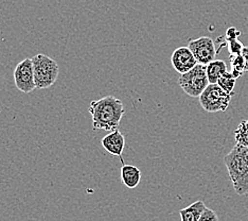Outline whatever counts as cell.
I'll use <instances>...</instances> for the list:
<instances>
[{
  "label": "cell",
  "mask_w": 248,
  "mask_h": 221,
  "mask_svg": "<svg viewBox=\"0 0 248 221\" xmlns=\"http://www.w3.org/2000/svg\"><path fill=\"white\" fill-rule=\"evenodd\" d=\"M188 47L192 51L199 64L208 65L210 62L216 60V43L211 37L202 36L196 39H191Z\"/></svg>",
  "instance_id": "cell-7"
},
{
  "label": "cell",
  "mask_w": 248,
  "mask_h": 221,
  "mask_svg": "<svg viewBox=\"0 0 248 221\" xmlns=\"http://www.w3.org/2000/svg\"><path fill=\"white\" fill-rule=\"evenodd\" d=\"M178 85L190 97H200L209 85L206 65L197 64L188 72L180 75Z\"/></svg>",
  "instance_id": "cell-4"
},
{
  "label": "cell",
  "mask_w": 248,
  "mask_h": 221,
  "mask_svg": "<svg viewBox=\"0 0 248 221\" xmlns=\"http://www.w3.org/2000/svg\"><path fill=\"white\" fill-rule=\"evenodd\" d=\"M229 60H230L231 67H232V70H231L232 76L235 79L243 76L245 72V61L243 56H242V54L230 55Z\"/></svg>",
  "instance_id": "cell-14"
},
{
  "label": "cell",
  "mask_w": 248,
  "mask_h": 221,
  "mask_svg": "<svg viewBox=\"0 0 248 221\" xmlns=\"http://www.w3.org/2000/svg\"><path fill=\"white\" fill-rule=\"evenodd\" d=\"M234 139L236 145L248 147V119L240 122L234 131Z\"/></svg>",
  "instance_id": "cell-13"
},
{
  "label": "cell",
  "mask_w": 248,
  "mask_h": 221,
  "mask_svg": "<svg viewBox=\"0 0 248 221\" xmlns=\"http://www.w3.org/2000/svg\"><path fill=\"white\" fill-rule=\"evenodd\" d=\"M199 221H218L217 214L211 208H206Z\"/></svg>",
  "instance_id": "cell-17"
},
{
  "label": "cell",
  "mask_w": 248,
  "mask_h": 221,
  "mask_svg": "<svg viewBox=\"0 0 248 221\" xmlns=\"http://www.w3.org/2000/svg\"><path fill=\"white\" fill-rule=\"evenodd\" d=\"M207 76L209 83H217L218 79L221 78L227 70V65L223 60H214L206 65Z\"/></svg>",
  "instance_id": "cell-12"
},
{
  "label": "cell",
  "mask_w": 248,
  "mask_h": 221,
  "mask_svg": "<svg viewBox=\"0 0 248 221\" xmlns=\"http://www.w3.org/2000/svg\"><path fill=\"white\" fill-rule=\"evenodd\" d=\"M227 47L230 55H238L242 53V50L244 48V45L242 44L240 41H238V38H233V39H227Z\"/></svg>",
  "instance_id": "cell-16"
},
{
  "label": "cell",
  "mask_w": 248,
  "mask_h": 221,
  "mask_svg": "<svg viewBox=\"0 0 248 221\" xmlns=\"http://www.w3.org/2000/svg\"><path fill=\"white\" fill-rule=\"evenodd\" d=\"M224 163L236 195H248V160L239 145L224 157Z\"/></svg>",
  "instance_id": "cell-2"
},
{
  "label": "cell",
  "mask_w": 248,
  "mask_h": 221,
  "mask_svg": "<svg viewBox=\"0 0 248 221\" xmlns=\"http://www.w3.org/2000/svg\"><path fill=\"white\" fill-rule=\"evenodd\" d=\"M101 145L103 148L111 155L119 156L121 158V162L124 165L122 153L124 148H125V137L124 135L119 131V130H115V131L109 132L101 140Z\"/></svg>",
  "instance_id": "cell-9"
},
{
  "label": "cell",
  "mask_w": 248,
  "mask_h": 221,
  "mask_svg": "<svg viewBox=\"0 0 248 221\" xmlns=\"http://www.w3.org/2000/svg\"><path fill=\"white\" fill-rule=\"evenodd\" d=\"M241 35V32L236 29L234 27H230L229 29L226 31V37L225 39H233V38H238Z\"/></svg>",
  "instance_id": "cell-18"
},
{
  "label": "cell",
  "mask_w": 248,
  "mask_h": 221,
  "mask_svg": "<svg viewBox=\"0 0 248 221\" xmlns=\"http://www.w3.org/2000/svg\"><path fill=\"white\" fill-rule=\"evenodd\" d=\"M32 62L36 88L45 89L51 87L58 80L60 73L59 64L55 60L43 53L33 56Z\"/></svg>",
  "instance_id": "cell-3"
},
{
  "label": "cell",
  "mask_w": 248,
  "mask_h": 221,
  "mask_svg": "<svg viewBox=\"0 0 248 221\" xmlns=\"http://www.w3.org/2000/svg\"><path fill=\"white\" fill-rule=\"evenodd\" d=\"M235 82L236 79L232 76V73L226 71L218 79L217 84L225 90V92L233 96V88L235 86Z\"/></svg>",
  "instance_id": "cell-15"
},
{
  "label": "cell",
  "mask_w": 248,
  "mask_h": 221,
  "mask_svg": "<svg viewBox=\"0 0 248 221\" xmlns=\"http://www.w3.org/2000/svg\"><path fill=\"white\" fill-rule=\"evenodd\" d=\"M232 95L225 92L217 83H209L200 96V103L208 113L225 112L230 104Z\"/></svg>",
  "instance_id": "cell-5"
},
{
  "label": "cell",
  "mask_w": 248,
  "mask_h": 221,
  "mask_svg": "<svg viewBox=\"0 0 248 221\" xmlns=\"http://www.w3.org/2000/svg\"><path fill=\"white\" fill-rule=\"evenodd\" d=\"M171 63L174 69L180 73V75L188 72L195 65L199 64L189 47H179L174 50L171 56Z\"/></svg>",
  "instance_id": "cell-8"
},
{
  "label": "cell",
  "mask_w": 248,
  "mask_h": 221,
  "mask_svg": "<svg viewBox=\"0 0 248 221\" xmlns=\"http://www.w3.org/2000/svg\"><path fill=\"white\" fill-rule=\"evenodd\" d=\"M121 180L127 188H136L141 181V171L136 166L124 164L121 168Z\"/></svg>",
  "instance_id": "cell-10"
},
{
  "label": "cell",
  "mask_w": 248,
  "mask_h": 221,
  "mask_svg": "<svg viewBox=\"0 0 248 221\" xmlns=\"http://www.w3.org/2000/svg\"><path fill=\"white\" fill-rule=\"evenodd\" d=\"M240 147H241V146H240ZM241 149H242V151H243L244 155L246 156V158L248 160V147H241Z\"/></svg>",
  "instance_id": "cell-20"
},
{
  "label": "cell",
  "mask_w": 248,
  "mask_h": 221,
  "mask_svg": "<svg viewBox=\"0 0 248 221\" xmlns=\"http://www.w3.org/2000/svg\"><path fill=\"white\" fill-rule=\"evenodd\" d=\"M241 54H242V56H243L244 61H245V71H248V46H244Z\"/></svg>",
  "instance_id": "cell-19"
},
{
  "label": "cell",
  "mask_w": 248,
  "mask_h": 221,
  "mask_svg": "<svg viewBox=\"0 0 248 221\" xmlns=\"http://www.w3.org/2000/svg\"><path fill=\"white\" fill-rule=\"evenodd\" d=\"M94 130H104L107 132L115 131L120 126L124 115L123 102L115 96H106L99 100L90 102L89 109Z\"/></svg>",
  "instance_id": "cell-1"
},
{
  "label": "cell",
  "mask_w": 248,
  "mask_h": 221,
  "mask_svg": "<svg viewBox=\"0 0 248 221\" xmlns=\"http://www.w3.org/2000/svg\"><path fill=\"white\" fill-rule=\"evenodd\" d=\"M15 86L24 94H30L36 88L32 59H25L14 69Z\"/></svg>",
  "instance_id": "cell-6"
},
{
  "label": "cell",
  "mask_w": 248,
  "mask_h": 221,
  "mask_svg": "<svg viewBox=\"0 0 248 221\" xmlns=\"http://www.w3.org/2000/svg\"><path fill=\"white\" fill-rule=\"evenodd\" d=\"M206 208L207 206L204 202L195 201L194 203L190 204L189 206L180 209V219L182 221H199Z\"/></svg>",
  "instance_id": "cell-11"
}]
</instances>
